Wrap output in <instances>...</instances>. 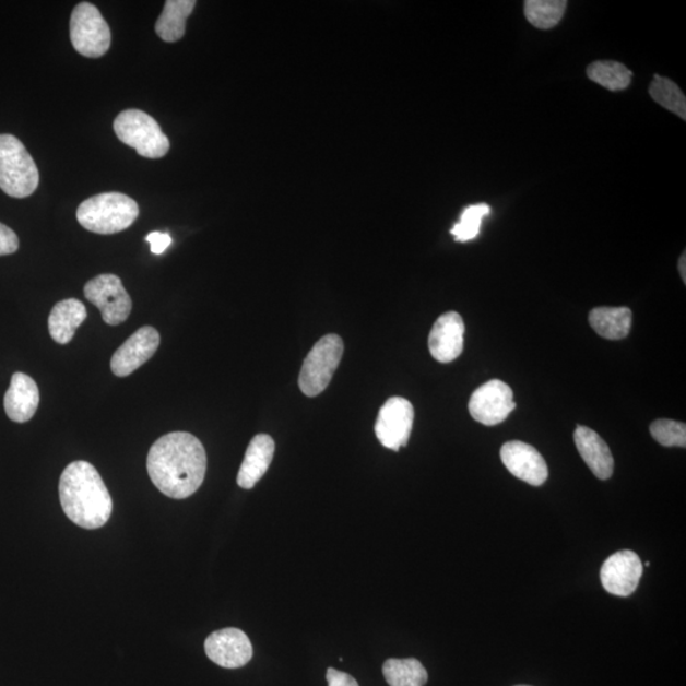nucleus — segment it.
<instances>
[{"mask_svg":"<svg viewBox=\"0 0 686 686\" xmlns=\"http://www.w3.org/2000/svg\"><path fill=\"white\" fill-rule=\"evenodd\" d=\"M204 446L189 433H170L153 443L146 470L153 485L176 500L192 496L205 480Z\"/></svg>","mask_w":686,"mask_h":686,"instance_id":"1","label":"nucleus"},{"mask_svg":"<svg viewBox=\"0 0 686 686\" xmlns=\"http://www.w3.org/2000/svg\"><path fill=\"white\" fill-rule=\"evenodd\" d=\"M62 511L75 525L98 529L113 513V498L96 468L78 460L62 472L59 482Z\"/></svg>","mask_w":686,"mask_h":686,"instance_id":"2","label":"nucleus"},{"mask_svg":"<svg viewBox=\"0 0 686 686\" xmlns=\"http://www.w3.org/2000/svg\"><path fill=\"white\" fill-rule=\"evenodd\" d=\"M139 216L134 199L121 192L96 194L82 202L76 220L84 229L97 234H115L131 227Z\"/></svg>","mask_w":686,"mask_h":686,"instance_id":"3","label":"nucleus"},{"mask_svg":"<svg viewBox=\"0 0 686 686\" xmlns=\"http://www.w3.org/2000/svg\"><path fill=\"white\" fill-rule=\"evenodd\" d=\"M40 182L36 163L21 140L0 135V189L8 197L25 199L33 194Z\"/></svg>","mask_w":686,"mask_h":686,"instance_id":"4","label":"nucleus"},{"mask_svg":"<svg viewBox=\"0 0 686 686\" xmlns=\"http://www.w3.org/2000/svg\"><path fill=\"white\" fill-rule=\"evenodd\" d=\"M114 130L120 142L134 147L144 158L159 159L169 152V140L159 123L142 110H125L116 117Z\"/></svg>","mask_w":686,"mask_h":686,"instance_id":"5","label":"nucleus"},{"mask_svg":"<svg viewBox=\"0 0 686 686\" xmlns=\"http://www.w3.org/2000/svg\"><path fill=\"white\" fill-rule=\"evenodd\" d=\"M343 341L338 334H327L319 340L303 363L299 376L300 391L317 397L330 386L334 371L343 356Z\"/></svg>","mask_w":686,"mask_h":686,"instance_id":"6","label":"nucleus"},{"mask_svg":"<svg viewBox=\"0 0 686 686\" xmlns=\"http://www.w3.org/2000/svg\"><path fill=\"white\" fill-rule=\"evenodd\" d=\"M70 42L85 58L97 59L110 50L111 29L96 5L83 2L74 8L70 17Z\"/></svg>","mask_w":686,"mask_h":686,"instance_id":"7","label":"nucleus"},{"mask_svg":"<svg viewBox=\"0 0 686 686\" xmlns=\"http://www.w3.org/2000/svg\"><path fill=\"white\" fill-rule=\"evenodd\" d=\"M84 296L100 310L107 324H121L131 314L132 301L119 276L104 274L92 279L84 286Z\"/></svg>","mask_w":686,"mask_h":686,"instance_id":"8","label":"nucleus"},{"mask_svg":"<svg viewBox=\"0 0 686 686\" xmlns=\"http://www.w3.org/2000/svg\"><path fill=\"white\" fill-rule=\"evenodd\" d=\"M415 419V410L402 397L389 399L380 409L376 424V435L381 446L399 451L407 446Z\"/></svg>","mask_w":686,"mask_h":686,"instance_id":"9","label":"nucleus"},{"mask_svg":"<svg viewBox=\"0 0 686 686\" xmlns=\"http://www.w3.org/2000/svg\"><path fill=\"white\" fill-rule=\"evenodd\" d=\"M471 416L477 423L495 426L504 423L517 407L512 389L501 380H489L481 386L471 397Z\"/></svg>","mask_w":686,"mask_h":686,"instance_id":"10","label":"nucleus"},{"mask_svg":"<svg viewBox=\"0 0 686 686\" xmlns=\"http://www.w3.org/2000/svg\"><path fill=\"white\" fill-rule=\"evenodd\" d=\"M643 575L641 558L634 551H620L607 558L600 571L604 589L610 594L626 598L637 590Z\"/></svg>","mask_w":686,"mask_h":686,"instance_id":"11","label":"nucleus"},{"mask_svg":"<svg viewBox=\"0 0 686 686\" xmlns=\"http://www.w3.org/2000/svg\"><path fill=\"white\" fill-rule=\"evenodd\" d=\"M161 345L159 332L145 326L117 348L111 358V370L116 377H128L150 362Z\"/></svg>","mask_w":686,"mask_h":686,"instance_id":"12","label":"nucleus"},{"mask_svg":"<svg viewBox=\"0 0 686 686\" xmlns=\"http://www.w3.org/2000/svg\"><path fill=\"white\" fill-rule=\"evenodd\" d=\"M206 657L225 669H239L252 660V643L244 630L225 628L214 631L205 641Z\"/></svg>","mask_w":686,"mask_h":686,"instance_id":"13","label":"nucleus"},{"mask_svg":"<svg viewBox=\"0 0 686 686\" xmlns=\"http://www.w3.org/2000/svg\"><path fill=\"white\" fill-rule=\"evenodd\" d=\"M501 460L514 477L532 486H542L548 478V466L534 447L521 441L504 443Z\"/></svg>","mask_w":686,"mask_h":686,"instance_id":"14","label":"nucleus"},{"mask_svg":"<svg viewBox=\"0 0 686 686\" xmlns=\"http://www.w3.org/2000/svg\"><path fill=\"white\" fill-rule=\"evenodd\" d=\"M464 332L463 318L457 311L439 317L428 338V348L435 360L442 364L457 360L463 353Z\"/></svg>","mask_w":686,"mask_h":686,"instance_id":"15","label":"nucleus"},{"mask_svg":"<svg viewBox=\"0 0 686 686\" xmlns=\"http://www.w3.org/2000/svg\"><path fill=\"white\" fill-rule=\"evenodd\" d=\"M40 403L36 381L23 372H14L11 386L4 395L7 416L14 423L25 424L35 416Z\"/></svg>","mask_w":686,"mask_h":686,"instance_id":"16","label":"nucleus"},{"mask_svg":"<svg viewBox=\"0 0 686 686\" xmlns=\"http://www.w3.org/2000/svg\"><path fill=\"white\" fill-rule=\"evenodd\" d=\"M275 441L267 434L256 435L246 451L244 463L238 472V486L252 489L259 482L274 459Z\"/></svg>","mask_w":686,"mask_h":686,"instance_id":"17","label":"nucleus"},{"mask_svg":"<svg viewBox=\"0 0 686 686\" xmlns=\"http://www.w3.org/2000/svg\"><path fill=\"white\" fill-rule=\"evenodd\" d=\"M575 443L591 472L599 480H610L614 472V459L607 443L587 426H577Z\"/></svg>","mask_w":686,"mask_h":686,"instance_id":"18","label":"nucleus"},{"mask_svg":"<svg viewBox=\"0 0 686 686\" xmlns=\"http://www.w3.org/2000/svg\"><path fill=\"white\" fill-rule=\"evenodd\" d=\"M87 309L78 299H66L52 308L49 316V332L54 341L67 345L73 340L80 326L87 318Z\"/></svg>","mask_w":686,"mask_h":686,"instance_id":"19","label":"nucleus"},{"mask_svg":"<svg viewBox=\"0 0 686 686\" xmlns=\"http://www.w3.org/2000/svg\"><path fill=\"white\" fill-rule=\"evenodd\" d=\"M197 2L194 0H167L165 10L155 23V33L166 43L181 40L186 33V21Z\"/></svg>","mask_w":686,"mask_h":686,"instance_id":"20","label":"nucleus"},{"mask_svg":"<svg viewBox=\"0 0 686 686\" xmlns=\"http://www.w3.org/2000/svg\"><path fill=\"white\" fill-rule=\"evenodd\" d=\"M592 329L606 340H623L630 332L631 311L629 308H595L589 316Z\"/></svg>","mask_w":686,"mask_h":686,"instance_id":"21","label":"nucleus"},{"mask_svg":"<svg viewBox=\"0 0 686 686\" xmlns=\"http://www.w3.org/2000/svg\"><path fill=\"white\" fill-rule=\"evenodd\" d=\"M587 72L590 81L612 92L627 90L631 82L630 70L618 61L599 60L592 62Z\"/></svg>","mask_w":686,"mask_h":686,"instance_id":"22","label":"nucleus"},{"mask_svg":"<svg viewBox=\"0 0 686 686\" xmlns=\"http://www.w3.org/2000/svg\"><path fill=\"white\" fill-rule=\"evenodd\" d=\"M383 675L391 686H425L428 681L426 669L416 659H389Z\"/></svg>","mask_w":686,"mask_h":686,"instance_id":"23","label":"nucleus"},{"mask_svg":"<svg viewBox=\"0 0 686 686\" xmlns=\"http://www.w3.org/2000/svg\"><path fill=\"white\" fill-rule=\"evenodd\" d=\"M567 4L566 0H527L525 19L535 28L551 29L563 21Z\"/></svg>","mask_w":686,"mask_h":686,"instance_id":"24","label":"nucleus"},{"mask_svg":"<svg viewBox=\"0 0 686 686\" xmlns=\"http://www.w3.org/2000/svg\"><path fill=\"white\" fill-rule=\"evenodd\" d=\"M649 92L654 103L686 120V98L679 85L669 78L654 75Z\"/></svg>","mask_w":686,"mask_h":686,"instance_id":"25","label":"nucleus"},{"mask_svg":"<svg viewBox=\"0 0 686 686\" xmlns=\"http://www.w3.org/2000/svg\"><path fill=\"white\" fill-rule=\"evenodd\" d=\"M487 204H477L465 208L460 222L450 230L458 241H468L478 237L483 217L489 215Z\"/></svg>","mask_w":686,"mask_h":686,"instance_id":"26","label":"nucleus"},{"mask_svg":"<svg viewBox=\"0 0 686 686\" xmlns=\"http://www.w3.org/2000/svg\"><path fill=\"white\" fill-rule=\"evenodd\" d=\"M652 438L661 446L686 447V426L673 419H658L650 426Z\"/></svg>","mask_w":686,"mask_h":686,"instance_id":"27","label":"nucleus"},{"mask_svg":"<svg viewBox=\"0 0 686 686\" xmlns=\"http://www.w3.org/2000/svg\"><path fill=\"white\" fill-rule=\"evenodd\" d=\"M20 240L10 227L0 223V256L12 255L19 251Z\"/></svg>","mask_w":686,"mask_h":686,"instance_id":"28","label":"nucleus"},{"mask_svg":"<svg viewBox=\"0 0 686 686\" xmlns=\"http://www.w3.org/2000/svg\"><path fill=\"white\" fill-rule=\"evenodd\" d=\"M146 241L151 244V251L154 255H162L172 244V237L168 233L153 232L147 234Z\"/></svg>","mask_w":686,"mask_h":686,"instance_id":"29","label":"nucleus"},{"mask_svg":"<svg viewBox=\"0 0 686 686\" xmlns=\"http://www.w3.org/2000/svg\"><path fill=\"white\" fill-rule=\"evenodd\" d=\"M327 683L329 686H358L353 676L339 672L336 669L327 670Z\"/></svg>","mask_w":686,"mask_h":686,"instance_id":"30","label":"nucleus"},{"mask_svg":"<svg viewBox=\"0 0 686 686\" xmlns=\"http://www.w3.org/2000/svg\"><path fill=\"white\" fill-rule=\"evenodd\" d=\"M685 263H686V260H685V252H684L679 260V271H681V275L683 277L684 284L686 283Z\"/></svg>","mask_w":686,"mask_h":686,"instance_id":"31","label":"nucleus"},{"mask_svg":"<svg viewBox=\"0 0 686 686\" xmlns=\"http://www.w3.org/2000/svg\"><path fill=\"white\" fill-rule=\"evenodd\" d=\"M518 686H528V685H518Z\"/></svg>","mask_w":686,"mask_h":686,"instance_id":"32","label":"nucleus"}]
</instances>
